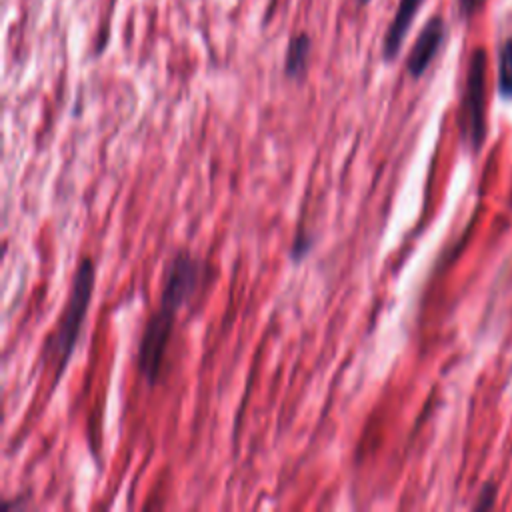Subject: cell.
<instances>
[{
  "label": "cell",
  "mask_w": 512,
  "mask_h": 512,
  "mask_svg": "<svg viewBox=\"0 0 512 512\" xmlns=\"http://www.w3.org/2000/svg\"><path fill=\"white\" fill-rule=\"evenodd\" d=\"M92 290H94V262L90 258H82L74 280H72V290L68 296V302L64 306L62 318L58 322V328L54 330L52 338L46 344V356L54 362L56 374H54V382L60 380L74 348L80 336V328L82 322L86 318L88 312V304L92 298Z\"/></svg>",
  "instance_id": "1"
},
{
  "label": "cell",
  "mask_w": 512,
  "mask_h": 512,
  "mask_svg": "<svg viewBox=\"0 0 512 512\" xmlns=\"http://www.w3.org/2000/svg\"><path fill=\"white\" fill-rule=\"evenodd\" d=\"M486 66L488 56L484 48L470 54L466 68V82L460 104V134L470 152H480L486 140Z\"/></svg>",
  "instance_id": "2"
},
{
  "label": "cell",
  "mask_w": 512,
  "mask_h": 512,
  "mask_svg": "<svg viewBox=\"0 0 512 512\" xmlns=\"http://www.w3.org/2000/svg\"><path fill=\"white\" fill-rule=\"evenodd\" d=\"M180 306L160 300L158 310L148 318L140 344H138V370L142 378L152 386L162 370L164 354L172 336L174 316Z\"/></svg>",
  "instance_id": "3"
},
{
  "label": "cell",
  "mask_w": 512,
  "mask_h": 512,
  "mask_svg": "<svg viewBox=\"0 0 512 512\" xmlns=\"http://www.w3.org/2000/svg\"><path fill=\"white\" fill-rule=\"evenodd\" d=\"M202 276H204V264L196 256H192L190 252L174 254V258L166 268L160 300L172 302L182 308L196 292Z\"/></svg>",
  "instance_id": "4"
},
{
  "label": "cell",
  "mask_w": 512,
  "mask_h": 512,
  "mask_svg": "<svg viewBox=\"0 0 512 512\" xmlns=\"http://www.w3.org/2000/svg\"><path fill=\"white\" fill-rule=\"evenodd\" d=\"M448 36V26L440 14L430 16L422 30L418 32L408 56H406V72L416 80L424 76V72L430 68L438 52L442 50Z\"/></svg>",
  "instance_id": "5"
},
{
  "label": "cell",
  "mask_w": 512,
  "mask_h": 512,
  "mask_svg": "<svg viewBox=\"0 0 512 512\" xmlns=\"http://www.w3.org/2000/svg\"><path fill=\"white\" fill-rule=\"evenodd\" d=\"M424 2L426 0H398L394 16L382 38V58L386 62H394L398 58L400 48L412 28V22L418 16Z\"/></svg>",
  "instance_id": "6"
},
{
  "label": "cell",
  "mask_w": 512,
  "mask_h": 512,
  "mask_svg": "<svg viewBox=\"0 0 512 512\" xmlns=\"http://www.w3.org/2000/svg\"><path fill=\"white\" fill-rule=\"evenodd\" d=\"M310 54H312V38L308 32H296L286 46V54H284V74L292 80H300L304 78L306 70H308V62H310Z\"/></svg>",
  "instance_id": "7"
},
{
  "label": "cell",
  "mask_w": 512,
  "mask_h": 512,
  "mask_svg": "<svg viewBox=\"0 0 512 512\" xmlns=\"http://www.w3.org/2000/svg\"><path fill=\"white\" fill-rule=\"evenodd\" d=\"M498 96L512 100V36H508L498 52Z\"/></svg>",
  "instance_id": "8"
},
{
  "label": "cell",
  "mask_w": 512,
  "mask_h": 512,
  "mask_svg": "<svg viewBox=\"0 0 512 512\" xmlns=\"http://www.w3.org/2000/svg\"><path fill=\"white\" fill-rule=\"evenodd\" d=\"M494 502H496V486L488 482L478 494V500L474 502V510H488L494 506Z\"/></svg>",
  "instance_id": "9"
},
{
  "label": "cell",
  "mask_w": 512,
  "mask_h": 512,
  "mask_svg": "<svg viewBox=\"0 0 512 512\" xmlns=\"http://www.w3.org/2000/svg\"><path fill=\"white\" fill-rule=\"evenodd\" d=\"M486 4V0H456V8H458V14L462 18H470L474 16L482 6Z\"/></svg>",
  "instance_id": "10"
},
{
  "label": "cell",
  "mask_w": 512,
  "mask_h": 512,
  "mask_svg": "<svg viewBox=\"0 0 512 512\" xmlns=\"http://www.w3.org/2000/svg\"><path fill=\"white\" fill-rule=\"evenodd\" d=\"M278 4H280V0H268L266 10H264V16H262V26H264V28L270 24V18L274 16V12H276Z\"/></svg>",
  "instance_id": "11"
},
{
  "label": "cell",
  "mask_w": 512,
  "mask_h": 512,
  "mask_svg": "<svg viewBox=\"0 0 512 512\" xmlns=\"http://www.w3.org/2000/svg\"><path fill=\"white\" fill-rule=\"evenodd\" d=\"M366 4H370V0H358V6H366Z\"/></svg>",
  "instance_id": "12"
}]
</instances>
